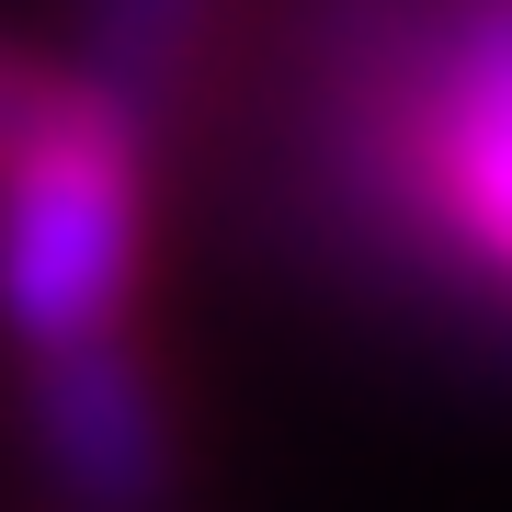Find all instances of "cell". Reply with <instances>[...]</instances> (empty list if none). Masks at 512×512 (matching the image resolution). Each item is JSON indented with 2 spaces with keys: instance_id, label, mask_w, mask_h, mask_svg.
Here are the masks:
<instances>
[{
  "instance_id": "obj_1",
  "label": "cell",
  "mask_w": 512,
  "mask_h": 512,
  "mask_svg": "<svg viewBox=\"0 0 512 512\" xmlns=\"http://www.w3.org/2000/svg\"><path fill=\"white\" fill-rule=\"evenodd\" d=\"M376 205L467 285L512 296V0H444L376 103Z\"/></svg>"
},
{
  "instance_id": "obj_2",
  "label": "cell",
  "mask_w": 512,
  "mask_h": 512,
  "mask_svg": "<svg viewBox=\"0 0 512 512\" xmlns=\"http://www.w3.org/2000/svg\"><path fill=\"white\" fill-rule=\"evenodd\" d=\"M137 228H148V114L80 69L57 126L0 171V330H12V353L126 330Z\"/></svg>"
},
{
  "instance_id": "obj_3",
  "label": "cell",
  "mask_w": 512,
  "mask_h": 512,
  "mask_svg": "<svg viewBox=\"0 0 512 512\" xmlns=\"http://www.w3.org/2000/svg\"><path fill=\"white\" fill-rule=\"evenodd\" d=\"M35 456L69 490V512H160L171 501V399L126 353V330H80L57 353H23Z\"/></svg>"
},
{
  "instance_id": "obj_4",
  "label": "cell",
  "mask_w": 512,
  "mask_h": 512,
  "mask_svg": "<svg viewBox=\"0 0 512 512\" xmlns=\"http://www.w3.org/2000/svg\"><path fill=\"white\" fill-rule=\"evenodd\" d=\"M194 35H205V0H80V69L103 92H126L137 114L171 103Z\"/></svg>"
},
{
  "instance_id": "obj_5",
  "label": "cell",
  "mask_w": 512,
  "mask_h": 512,
  "mask_svg": "<svg viewBox=\"0 0 512 512\" xmlns=\"http://www.w3.org/2000/svg\"><path fill=\"white\" fill-rule=\"evenodd\" d=\"M80 80H57L46 57H23V46H0V171L23 160V148H35L46 126H57V103H69Z\"/></svg>"
}]
</instances>
